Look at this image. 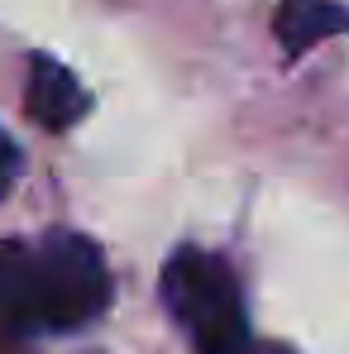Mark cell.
I'll return each instance as SVG.
<instances>
[{
	"label": "cell",
	"mask_w": 349,
	"mask_h": 354,
	"mask_svg": "<svg viewBox=\"0 0 349 354\" xmlns=\"http://www.w3.org/2000/svg\"><path fill=\"white\" fill-rule=\"evenodd\" d=\"M345 29H349V10L335 0H283L278 15H273V34L292 58L316 48L330 34H345Z\"/></svg>",
	"instance_id": "277c9868"
},
{
	"label": "cell",
	"mask_w": 349,
	"mask_h": 354,
	"mask_svg": "<svg viewBox=\"0 0 349 354\" xmlns=\"http://www.w3.org/2000/svg\"><path fill=\"white\" fill-rule=\"evenodd\" d=\"M163 301L173 321L191 335L196 354H244L249 316L230 263L206 249H177L163 263Z\"/></svg>",
	"instance_id": "7a4b0ae2"
},
{
	"label": "cell",
	"mask_w": 349,
	"mask_h": 354,
	"mask_svg": "<svg viewBox=\"0 0 349 354\" xmlns=\"http://www.w3.org/2000/svg\"><path fill=\"white\" fill-rule=\"evenodd\" d=\"M24 111L39 120L44 129H67V124H77V120L86 115V91H82V82L62 67L58 58H48V53H39V58H29V91H24Z\"/></svg>",
	"instance_id": "3957f363"
},
{
	"label": "cell",
	"mask_w": 349,
	"mask_h": 354,
	"mask_svg": "<svg viewBox=\"0 0 349 354\" xmlns=\"http://www.w3.org/2000/svg\"><path fill=\"white\" fill-rule=\"evenodd\" d=\"M15 177H19V144L0 129V196L15 187Z\"/></svg>",
	"instance_id": "5b68a950"
},
{
	"label": "cell",
	"mask_w": 349,
	"mask_h": 354,
	"mask_svg": "<svg viewBox=\"0 0 349 354\" xmlns=\"http://www.w3.org/2000/svg\"><path fill=\"white\" fill-rule=\"evenodd\" d=\"M111 301L101 249L77 230H53L39 244L0 239V335L77 330Z\"/></svg>",
	"instance_id": "6da1fadb"
}]
</instances>
